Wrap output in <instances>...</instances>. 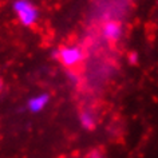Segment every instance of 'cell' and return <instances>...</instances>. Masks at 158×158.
<instances>
[{"label":"cell","mask_w":158,"mask_h":158,"mask_svg":"<svg viewBox=\"0 0 158 158\" xmlns=\"http://www.w3.org/2000/svg\"><path fill=\"white\" fill-rule=\"evenodd\" d=\"M12 11L19 23L27 28L34 27L38 23L39 16H40L39 8L31 0H14Z\"/></svg>","instance_id":"obj_1"},{"label":"cell","mask_w":158,"mask_h":158,"mask_svg":"<svg viewBox=\"0 0 158 158\" xmlns=\"http://www.w3.org/2000/svg\"><path fill=\"white\" fill-rule=\"evenodd\" d=\"M56 56L64 67L73 69V67L78 66L79 63L83 60V51H82L79 46H75V44L63 46L58 50Z\"/></svg>","instance_id":"obj_2"},{"label":"cell","mask_w":158,"mask_h":158,"mask_svg":"<svg viewBox=\"0 0 158 158\" xmlns=\"http://www.w3.org/2000/svg\"><path fill=\"white\" fill-rule=\"evenodd\" d=\"M50 99L51 97L48 93H38L36 95L28 98V101L26 103V109L32 114H39L48 106Z\"/></svg>","instance_id":"obj_3"},{"label":"cell","mask_w":158,"mask_h":158,"mask_svg":"<svg viewBox=\"0 0 158 158\" xmlns=\"http://www.w3.org/2000/svg\"><path fill=\"white\" fill-rule=\"evenodd\" d=\"M102 34H103L105 39H107L110 42H115L121 38L122 34L121 26L117 22H107L102 27Z\"/></svg>","instance_id":"obj_4"},{"label":"cell","mask_w":158,"mask_h":158,"mask_svg":"<svg viewBox=\"0 0 158 158\" xmlns=\"http://www.w3.org/2000/svg\"><path fill=\"white\" fill-rule=\"evenodd\" d=\"M79 122H81L82 127L86 130H91L95 126V115L93 114V111H89V110H85V111L81 113V117H79Z\"/></svg>","instance_id":"obj_5"},{"label":"cell","mask_w":158,"mask_h":158,"mask_svg":"<svg viewBox=\"0 0 158 158\" xmlns=\"http://www.w3.org/2000/svg\"><path fill=\"white\" fill-rule=\"evenodd\" d=\"M137 60H138L137 52H130V54H129V62L131 63V64H134V63H137Z\"/></svg>","instance_id":"obj_6"},{"label":"cell","mask_w":158,"mask_h":158,"mask_svg":"<svg viewBox=\"0 0 158 158\" xmlns=\"http://www.w3.org/2000/svg\"><path fill=\"white\" fill-rule=\"evenodd\" d=\"M70 78H71V79H73V82H74V83H75V82H78V78H77V77H75V75H74L73 73H71V74H70Z\"/></svg>","instance_id":"obj_7"},{"label":"cell","mask_w":158,"mask_h":158,"mask_svg":"<svg viewBox=\"0 0 158 158\" xmlns=\"http://www.w3.org/2000/svg\"><path fill=\"white\" fill-rule=\"evenodd\" d=\"M3 86H4V83H3V81H2V78H0V91H2V89H3Z\"/></svg>","instance_id":"obj_8"}]
</instances>
